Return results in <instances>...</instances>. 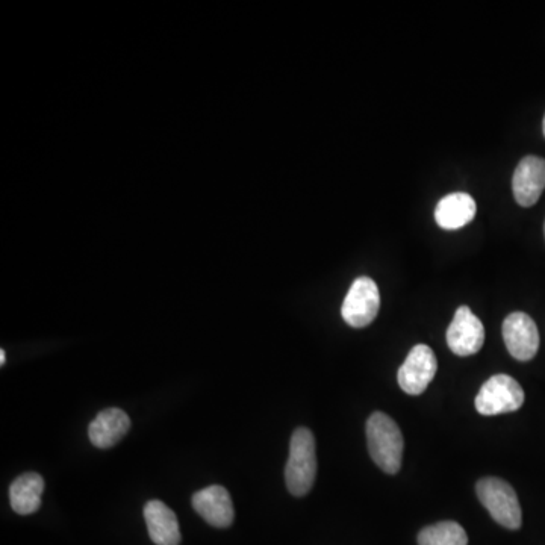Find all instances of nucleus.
Returning a JSON list of instances; mask_svg holds the SVG:
<instances>
[{
  "label": "nucleus",
  "mask_w": 545,
  "mask_h": 545,
  "mask_svg": "<svg viewBox=\"0 0 545 545\" xmlns=\"http://www.w3.org/2000/svg\"><path fill=\"white\" fill-rule=\"evenodd\" d=\"M367 443L368 452L380 470L388 474L399 473L405 441L393 418L384 412H374L367 421Z\"/></svg>",
  "instance_id": "1"
},
{
  "label": "nucleus",
  "mask_w": 545,
  "mask_h": 545,
  "mask_svg": "<svg viewBox=\"0 0 545 545\" xmlns=\"http://www.w3.org/2000/svg\"><path fill=\"white\" fill-rule=\"evenodd\" d=\"M317 476V453L311 430L299 427L294 430L290 443V458L285 468L288 491L303 497L311 491Z\"/></svg>",
  "instance_id": "2"
},
{
  "label": "nucleus",
  "mask_w": 545,
  "mask_h": 545,
  "mask_svg": "<svg viewBox=\"0 0 545 545\" xmlns=\"http://www.w3.org/2000/svg\"><path fill=\"white\" fill-rule=\"evenodd\" d=\"M477 497L491 517L509 530L521 527V506L517 493L505 480L497 477H485L476 485Z\"/></svg>",
  "instance_id": "3"
},
{
  "label": "nucleus",
  "mask_w": 545,
  "mask_h": 545,
  "mask_svg": "<svg viewBox=\"0 0 545 545\" xmlns=\"http://www.w3.org/2000/svg\"><path fill=\"white\" fill-rule=\"evenodd\" d=\"M523 403V388L508 374H497L486 380L476 397V409L482 415L515 412Z\"/></svg>",
  "instance_id": "4"
},
{
  "label": "nucleus",
  "mask_w": 545,
  "mask_h": 545,
  "mask_svg": "<svg viewBox=\"0 0 545 545\" xmlns=\"http://www.w3.org/2000/svg\"><path fill=\"white\" fill-rule=\"evenodd\" d=\"M380 293L376 282L367 276L356 279L344 299L341 314L352 327H365L379 314Z\"/></svg>",
  "instance_id": "5"
},
{
  "label": "nucleus",
  "mask_w": 545,
  "mask_h": 545,
  "mask_svg": "<svg viewBox=\"0 0 545 545\" xmlns=\"http://www.w3.org/2000/svg\"><path fill=\"white\" fill-rule=\"evenodd\" d=\"M438 370L435 353L426 344H417L409 352L408 358L400 367L397 379L400 388L409 396H420L429 387Z\"/></svg>",
  "instance_id": "6"
},
{
  "label": "nucleus",
  "mask_w": 545,
  "mask_h": 545,
  "mask_svg": "<svg viewBox=\"0 0 545 545\" xmlns=\"http://www.w3.org/2000/svg\"><path fill=\"white\" fill-rule=\"evenodd\" d=\"M503 340L512 358L518 361H530L538 353V327L524 312H512L503 321Z\"/></svg>",
  "instance_id": "7"
},
{
  "label": "nucleus",
  "mask_w": 545,
  "mask_h": 545,
  "mask_svg": "<svg viewBox=\"0 0 545 545\" xmlns=\"http://www.w3.org/2000/svg\"><path fill=\"white\" fill-rule=\"evenodd\" d=\"M483 341L485 329L482 321L468 306H461L447 329V344L450 350L458 356L476 355L482 349Z\"/></svg>",
  "instance_id": "8"
},
{
  "label": "nucleus",
  "mask_w": 545,
  "mask_h": 545,
  "mask_svg": "<svg viewBox=\"0 0 545 545\" xmlns=\"http://www.w3.org/2000/svg\"><path fill=\"white\" fill-rule=\"evenodd\" d=\"M194 511L211 526L217 529H226L234 523L235 511L232 503L231 494L228 489L220 485L208 486L199 493L194 494Z\"/></svg>",
  "instance_id": "9"
},
{
  "label": "nucleus",
  "mask_w": 545,
  "mask_h": 545,
  "mask_svg": "<svg viewBox=\"0 0 545 545\" xmlns=\"http://www.w3.org/2000/svg\"><path fill=\"white\" fill-rule=\"evenodd\" d=\"M544 188L545 159L538 156H526L521 159L512 178V190L518 205L524 208L535 205Z\"/></svg>",
  "instance_id": "10"
},
{
  "label": "nucleus",
  "mask_w": 545,
  "mask_h": 545,
  "mask_svg": "<svg viewBox=\"0 0 545 545\" xmlns=\"http://www.w3.org/2000/svg\"><path fill=\"white\" fill-rule=\"evenodd\" d=\"M131 429V418L123 409L108 408L99 412L88 427L91 444L97 449H111L125 438Z\"/></svg>",
  "instance_id": "11"
},
{
  "label": "nucleus",
  "mask_w": 545,
  "mask_h": 545,
  "mask_svg": "<svg viewBox=\"0 0 545 545\" xmlns=\"http://www.w3.org/2000/svg\"><path fill=\"white\" fill-rule=\"evenodd\" d=\"M144 520H146L150 539L156 545L181 544L182 536L178 517L169 506L159 500H152L144 506Z\"/></svg>",
  "instance_id": "12"
},
{
  "label": "nucleus",
  "mask_w": 545,
  "mask_h": 545,
  "mask_svg": "<svg viewBox=\"0 0 545 545\" xmlns=\"http://www.w3.org/2000/svg\"><path fill=\"white\" fill-rule=\"evenodd\" d=\"M477 206L467 193L449 194L436 205L435 220L446 231L464 228L476 215Z\"/></svg>",
  "instance_id": "13"
},
{
  "label": "nucleus",
  "mask_w": 545,
  "mask_h": 545,
  "mask_svg": "<svg viewBox=\"0 0 545 545\" xmlns=\"http://www.w3.org/2000/svg\"><path fill=\"white\" fill-rule=\"evenodd\" d=\"M43 493L44 479L40 474H22L10 486L11 508L19 515L34 514L40 509Z\"/></svg>",
  "instance_id": "14"
},
{
  "label": "nucleus",
  "mask_w": 545,
  "mask_h": 545,
  "mask_svg": "<svg viewBox=\"0 0 545 545\" xmlns=\"http://www.w3.org/2000/svg\"><path fill=\"white\" fill-rule=\"evenodd\" d=\"M418 545H468V536L461 524L443 521L424 527L418 533Z\"/></svg>",
  "instance_id": "15"
},
{
  "label": "nucleus",
  "mask_w": 545,
  "mask_h": 545,
  "mask_svg": "<svg viewBox=\"0 0 545 545\" xmlns=\"http://www.w3.org/2000/svg\"><path fill=\"white\" fill-rule=\"evenodd\" d=\"M7 362V356H5V350H0V365H5Z\"/></svg>",
  "instance_id": "16"
},
{
  "label": "nucleus",
  "mask_w": 545,
  "mask_h": 545,
  "mask_svg": "<svg viewBox=\"0 0 545 545\" xmlns=\"http://www.w3.org/2000/svg\"><path fill=\"white\" fill-rule=\"evenodd\" d=\"M542 131H544V135H545V116H544V122H542Z\"/></svg>",
  "instance_id": "17"
},
{
  "label": "nucleus",
  "mask_w": 545,
  "mask_h": 545,
  "mask_svg": "<svg viewBox=\"0 0 545 545\" xmlns=\"http://www.w3.org/2000/svg\"><path fill=\"white\" fill-rule=\"evenodd\" d=\"M544 234H545V225H544Z\"/></svg>",
  "instance_id": "18"
}]
</instances>
